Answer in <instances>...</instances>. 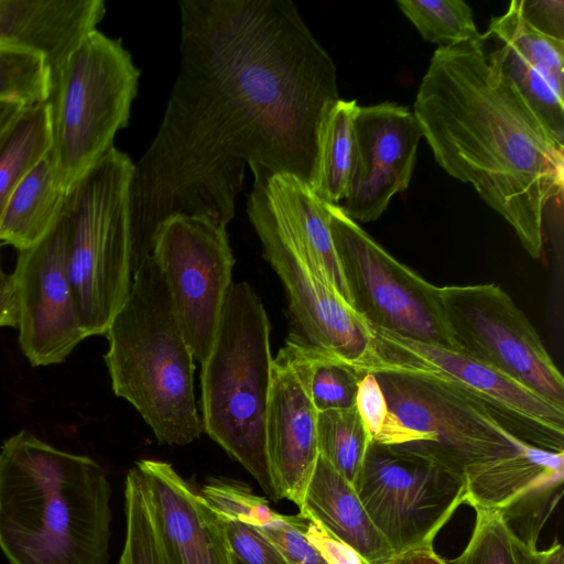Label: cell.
<instances>
[{
    "label": "cell",
    "instance_id": "1",
    "mask_svg": "<svg viewBox=\"0 0 564 564\" xmlns=\"http://www.w3.org/2000/svg\"><path fill=\"white\" fill-rule=\"evenodd\" d=\"M180 69L129 188L132 274L175 215L226 229L245 169L315 184L334 61L291 0H182Z\"/></svg>",
    "mask_w": 564,
    "mask_h": 564
},
{
    "label": "cell",
    "instance_id": "2",
    "mask_svg": "<svg viewBox=\"0 0 564 564\" xmlns=\"http://www.w3.org/2000/svg\"><path fill=\"white\" fill-rule=\"evenodd\" d=\"M413 113L438 165L471 184L540 259L545 209L563 194L564 144L487 56L482 40L436 48Z\"/></svg>",
    "mask_w": 564,
    "mask_h": 564
},
{
    "label": "cell",
    "instance_id": "3",
    "mask_svg": "<svg viewBox=\"0 0 564 564\" xmlns=\"http://www.w3.org/2000/svg\"><path fill=\"white\" fill-rule=\"evenodd\" d=\"M110 498L96 460L21 431L0 452V549L11 564H108Z\"/></svg>",
    "mask_w": 564,
    "mask_h": 564
},
{
    "label": "cell",
    "instance_id": "4",
    "mask_svg": "<svg viewBox=\"0 0 564 564\" xmlns=\"http://www.w3.org/2000/svg\"><path fill=\"white\" fill-rule=\"evenodd\" d=\"M105 362L116 395L127 400L167 445L202 434L194 394V355L152 257L132 276L127 301L110 322Z\"/></svg>",
    "mask_w": 564,
    "mask_h": 564
},
{
    "label": "cell",
    "instance_id": "5",
    "mask_svg": "<svg viewBox=\"0 0 564 564\" xmlns=\"http://www.w3.org/2000/svg\"><path fill=\"white\" fill-rule=\"evenodd\" d=\"M272 361L264 306L247 282H232L200 364L203 430L278 501L265 444Z\"/></svg>",
    "mask_w": 564,
    "mask_h": 564
},
{
    "label": "cell",
    "instance_id": "6",
    "mask_svg": "<svg viewBox=\"0 0 564 564\" xmlns=\"http://www.w3.org/2000/svg\"><path fill=\"white\" fill-rule=\"evenodd\" d=\"M133 166L130 156L113 147L67 191L66 262L87 337L106 334L131 290Z\"/></svg>",
    "mask_w": 564,
    "mask_h": 564
},
{
    "label": "cell",
    "instance_id": "7",
    "mask_svg": "<svg viewBox=\"0 0 564 564\" xmlns=\"http://www.w3.org/2000/svg\"><path fill=\"white\" fill-rule=\"evenodd\" d=\"M390 415L373 442L430 458L465 485L530 444L481 402L423 375L376 370Z\"/></svg>",
    "mask_w": 564,
    "mask_h": 564
},
{
    "label": "cell",
    "instance_id": "8",
    "mask_svg": "<svg viewBox=\"0 0 564 564\" xmlns=\"http://www.w3.org/2000/svg\"><path fill=\"white\" fill-rule=\"evenodd\" d=\"M139 76L121 39L98 29L69 51L48 101L51 152L66 191L113 148L115 135L128 126Z\"/></svg>",
    "mask_w": 564,
    "mask_h": 564
},
{
    "label": "cell",
    "instance_id": "9",
    "mask_svg": "<svg viewBox=\"0 0 564 564\" xmlns=\"http://www.w3.org/2000/svg\"><path fill=\"white\" fill-rule=\"evenodd\" d=\"M371 329L373 351L361 373L394 370L442 380L481 402L523 442L564 452V406L458 348Z\"/></svg>",
    "mask_w": 564,
    "mask_h": 564
},
{
    "label": "cell",
    "instance_id": "10",
    "mask_svg": "<svg viewBox=\"0 0 564 564\" xmlns=\"http://www.w3.org/2000/svg\"><path fill=\"white\" fill-rule=\"evenodd\" d=\"M327 206L354 310L370 326L458 348L445 316L441 289L389 254L339 205Z\"/></svg>",
    "mask_w": 564,
    "mask_h": 564
},
{
    "label": "cell",
    "instance_id": "11",
    "mask_svg": "<svg viewBox=\"0 0 564 564\" xmlns=\"http://www.w3.org/2000/svg\"><path fill=\"white\" fill-rule=\"evenodd\" d=\"M355 490L394 555L432 546L465 503L464 479L424 456L371 441Z\"/></svg>",
    "mask_w": 564,
    "mask_h": 564
},
{
    "label": "cell",
    "instance_id": "12",
    "mask_svg": "<svg viewBox=\"0 0 564 564\" xmlns=\"http://www.w3.org/2000/svg\"><path fill=\"white\" fill-rule=\"evenodd\" d=\"M247 212L264 258L284 285L300 335L360 370L373 351L371 326L319 272L284 219L254 185Z\"/></svg>",
    "mask_w": 564,
    "mask_h": 564
},
{
    "label": "cell",
    "instance_id": "13",
    "mask_svg": "<svg viewBox=\"0 0 564 564\" xmlns=\"http://www.w3.org/2000/svg\"><path fill=\"white\" fill-rule=\"evenodd\" d=\"M445 316L458 349L564 406V378L534 326L495 284L442 286Z\"/></svg>",
    "mask_w": 564,
    "mask_h": 564
},
{
    "label": "cell",
    "instance_id": "14",
    "mask_svg": "<svg viewBox=\"0 0 564 564\" xmlns=\"http://www.w3.org/2000/svg\"><path fill=\"white\" fill-rule=\"evenodd\" d=\"M151 257L166 282L194 358L202 364L232 284L235 259L226 229L200 216H172L158 227Z\"/></svg>",
    "mask_w": 564,
    "mask_h": 564
},
{
    "label": "cell",
    "instance_id": "15",
    "mask_svg": "<svg viewBox=\"0 0 564 564\" xmlns=\"http://www.w3.org/2000/svg\"><path fill=\"white\" fill-rule=\"evenodd\" d=\"M19 304V343L32 366L63 362L87 338L66 262L62 213L50 232L18 251L11 273Z\"/></svg>",
    "mask_w": 564,
    "mask_h": 564
},
{
    "label": "cell",
    "instance_id": "16",
    "mask_svg": "<svg viewBox=\"0 0 564 564\" xmlns=\"http://www.w3.org/2000/svg\"><path fill=\"white\" fill-rule=\"evenodd\" d=\"M354 128V167L339 207L354 221L368 223L408 188L423 133L406 106L390 101L358 106Z\"/></svg>",
    "mask_w": 564,
    "mask_h": 564
},
{
    "label": "cell",
    "instance_id": "17",
    "mask_svg": "<svg viewBox=\"0 0 564 564\" xmlns=\"http://www.w3.org/2000/svg\"><path fill=\"white\" fill-rule=\"evenodd\" d=\"M132 469L166 564H232L225 518L172 465L141 459Z\"/></svg>",
    "mask_w": 564,
    "mask_h": 564
},
{
    "label": "cell",
    "instance_id": "18",
    "mask_svg": "<svg viewBox=\"0 0 564 564\" xmlns=\"http://www.w3.org/2000/svg\"><path fill=\"white\" fill-rule=\"evenodd\" d=\"M482 39L495 44L492 50H485L487 56L564 144V41L533 29L523 19L519 0L491 19Z\"/></svg>",
    "mask_w": 564,
    "mask_h": 564
},
{
    "label": "cell",
    "instance_id": "19",
    "mask_svg": "<svg viewBox=\"0 0 564 564\" xmlns=\"http://www.w3.org/2000/svg\"><path fill=\"white\" fill-rule=\"evenodd\" d=\"M317 413L293 371L276 356L265 415L267 454L279 499L299 508L319 456Z\"/></svg>",
    "mask_w": 564,
    "mask_h": 564
},
{
    "label": "cell",
    "instance_id": "20",
    "mask_svg": "<svg viewBox=\"0 0 564 564\" xmlns=\"http://www.w3.org/2000/svg\"><path fill=\"white\" fill-rule=\"evenodd\" d=\"M105 14L104 0H0V47L43 53L55 83L69 51Z\"/></svg>",
    "mask_w": 564,
    "mask_h": 564
},
{
    "label": "cell",
    "instance_id": "21",
    "mask_svg": "<svg viewBox=\"0 0 564 564\" xmlns=\"http://www.w3.org/2000/svg\"><path fill=\"white\" fill-rule=\"evenodd\" d=\"M299 514L317 521L330 534L356 550L368 564H387L394 556L354 486L321 456Z\"/></svg>",
    "mask_w": 564,
    "mask_h": 564
},
{
    "label": "cell",
    "instance_id": "22",
    "mask_svg": "<svg viewBox=\"0 0 564 564\" xmlns=\"http://www.w3.org/2000/svg\"><path fill=\"white\" fill-rule=\"evenodd\" d=\"M66 195L50 150L9 198L0 220V242L18 251L39 242L59 219Z\"/></svg>",
    "mask_w": 564,
    "mask_h": 564
},
{
    "label": "cell",
    "instance_id": "23",
    "mask_svg": "<svg viewBox=\"0 0 564 564\" xmlns=\"http://www.w3.org/2000/svg\"><path fill=\"white\" fill-rule=\"evenodd\" d=\"M563 478L564 452L530 446L468 481L465 503L503 510L533 491L563 485Z\"/></svg>",
    "mask_w": 564,
    "mask_h": 564
},
{
    "label": "cell",
    "instance_id": "24",
    "mask_svg": "<svg viewBox=\"0 0 564 564\" xmlns=\"http://www.w3.org/2000/svg\"><path fill=\"white\" fill-rule=\"evenodd\" d=\"M278 356L293 371L317 412L356 404L364 376L352 365L291 333Z\"/></svg>",
    "mask_w": 564,
    "mask_h": 564
},
{
    "label": "cell",
    "instance_id": "25",
    "mask_svg": "<svg viewBox=\"0 0 564 564\" xmlns=\"http://www.w3.org/2000/svg\"><path fill=\"white\" fill-rule=\"evenodd\" d=\"M357 108L356 100L339 99L321 122L313 191L328 204L340 205L348 192L355 161Z\"/></svg>",
    "mask_w": 564,
    "mask_h": 564
},
{
    "label": "cell",
    "instance_id": "26",
    "mask_svg": "<svg viewBox=\"0 0 564 564\" xmlns=\"http://www.w3.org/2000/svg\"><path fill=\"white\" fill-rule=\"evenodd\" d=\"M51 148L50 104L26 108L0 145V220L15 188Z\"/></svg>",
    "mask_w": 564,
    "mask_h": 564
},
{
    "label": "cell",
    "instance_id": "27",
    "mask_svg": "<svg viewBox=\"0 0 564 564\" xmlns=\"http://www.w3.org/2000/svg\"><path fill=\"white\" fill-rule=\"evenodd\" d=\"M370 443L356 405L317 413L318 455L354 488Z\"/></svg>",
    "mask_w": 564,
    "mask_h": 564
},
{
    "label": "cell",
    "instance_id": "28",
    "mask_svg": "<svg viewBox=\"0 0 564 564\" xmlns=\"http://www.w3.org/2000/svg\"><path fill=\"white\" fill-rule=\"evenodd\" d=\"M474 509L476 519L469 541L448 564H538V547L522 541L500 510Z\"/></svg>",
    "mask_w": 564,
    "mask_h": 564
},
{
    "label": "cell",
    "instance_id": "29",
    "mask_svg": "<svg viewBox=\"0 0 564 564\" xmlns=\"http://www.w3.org/2000/svg\"><path fill=\"white\" fill-rule=\"evenodd\" d=\"M54 72L41 52L25 47H0V102L26 108L48 102Z\"/></svg>",
    "mask_w": 564,
    "mask_h": 564
},
{
    "label": "cell",
    "instance_id": "30",
    "mask_svg": "<svg viewBox=\"0 0 564 564\" xmlns=\"http://www.w3.org/2000/svg\"><path fill=\"white\" fill-rule=\"evenodd\" d=\"M397 4L429 42L451 46L482 40L470 7L462 0H398Z\"/></svg>",
    "mask_w": 564,
    "mask_h": 564
},
{
    "label": "cell",
    "instance_id": "31",
    "mask_svg": "<svg viewBox=\"0 0 564 564\" xmlns=\"http://www.w3.org/2000/svg\"><path fill=\"white\" fill-rule=\"evenodd\" d=\"M124 512L126 536L118 564H166L132 467L126 477Z\"/></svg>",
    "mask_w": 564,
    "mask_h": 564
},
{
    "label": "cell",
    "instance_id": "32",
    "mask_svg": "<svg viewBox=\"0 0 564 564\" xmlns=\"http://www.w3.org/2000/svg\"><path fill=\"white\" fill-rule=\"evenodd\" d=\"M202 495L226 520L260 528L281 517L271 509L267 499L254 495L247 486L237 481L212 480L203 487Z\"/></svg>",
    "mask_w": 564,
    "mask_h": 564
},
{
    "label": "cell",
    "instance_id": "33",
    "mask_svg": "<svg viewBox=\"0 0 564 564\" xmlns=\"http://www.w3.org/2000/svg\"><path fill=\"white\" fill-rule=\"evenodd\" d=\"M306 519L300 514L281 517L258 528L283 554L289 564H327L303 533Z\"/></svg>",
    "mask_w": 564,
    "mask_h": 564
},
{
    "label": "cell",
    "instance_id": "34",
    "mask_svg": "<svg viewBox=\"0 0 564 564\" xmlns=\"http://www.w3.org/2000/svg\"><path fill=\"white\" fill-rule=\"evenodd\" d=\"M225 524L231 553L243 564H289L257 527L226 519Z\"/></svg>",
    "mask_w": 564,
    "mask_h": 564
},
{
    "label": "cell",
    "instance_id": "35",
    "mask_svg": "<svg viewBox=\"0 0 564 564\" xmlns=\"http://www.w3.org/2000/svg\"><path fill=\"white\" fill-rule=\"evenodd\" d=\"M355 405L372 441L390 415L384 393L373 372L368 371L361 377Z\"/></svg>",
    "mask_w": 564,
    "mask_h": 564
},
{
    "label": "cell",
    "instance_id": "36",
    "mask_svg": "<svg viewBox=\"0 0 564 564\" xmlns=\"http://www.w3.org/2000/svg\"><path fill=\"white\" fill-rule=\"evenodd\" d=\"M305 519L303 533L327 564H368L356 550L330 534L317 521Z\"/></svg>",
    "mask_w": 564,
    "mask_h": 564
},
{
    "label": "cell",
    "instance_id": "37",
    "mask_svg": "<svg viewBox=\"0 0 564 564\" xmlns=\"http://www.w3.org/2000/svg\"><path fill=\"white\" fill-rule=\"evenodd\" d=\"M523 19L536 31L564 41V2L562 0H519Z\"/></svg>",
    "mask_w": 564,
    "mask_h": 564
},
{
    "label": "cell",
    "instance_id": "38",
    "mask_svg": "<svg viewBox=\"0 0 564 564\" xmlns=\"http://www.w3.org/2000/svg\"><path fill=\"white\" fill-rule=\"evenodd\" d=\"M19 304L12 274L7 273L0 258V327H18Z\"/></svg>",
    "mask_w": 564,
    "mask_h": 564
},
{
    "label": "cell",
    "instance_id": "39",
    "mask_svg": "<svg viewBox=\"0 0 564 564\" xmlns=\"http://www.w3.org/2000/svg\"><path fill=\"white\" fill-rule=\"evenodd\" d=\"M387 564H448L432 546L414 549L394 555Z\"/></svg>",
    "mask_w": 564,
    "mask_h": 564
},
{
    "label": "cell",
    "instance_id": "40",
    "mask_svg": "<svg viewBox=\"0 0 564 564\" xmlns=\"http://www.w3.org/2000/svg\"><path fill=\"white\" fill-rule=\"evenodd\" d=\"M26 107L13 102H0V145L3 143Z\"/></svg>",
    "mask_w": 564,
    "mask_h": 564
},
{
    "label": "cell",
    "instance_id": "41",
    "mask_svg": "<svg viewBox=\"0 0 564 564\" xmlns=\"http://www.w3.org/2000/svg\"><path fill=\"white\" fill-rule=\"evenodd\" d=\"M538 564H564L562 544L555 540L547 550L540 551Z\"/></svg>",
    "mask_w": 564,
    "mask_h": 564
},
{
    "label": "cell",
    "instance_id": "42",
    "mask_svg": "<svg viewBox=\"0 0 564 564\" xmlns=\"http://www.w3.org/2000/svg\"><path fill=\"white\" fill-rule=\"evenodd\" d=\"M232 564H243L240 560H238L234 554H232Z\"/></svg>",
    "mask_w": 564,
    "mask_h": 564
}]
</instances>
